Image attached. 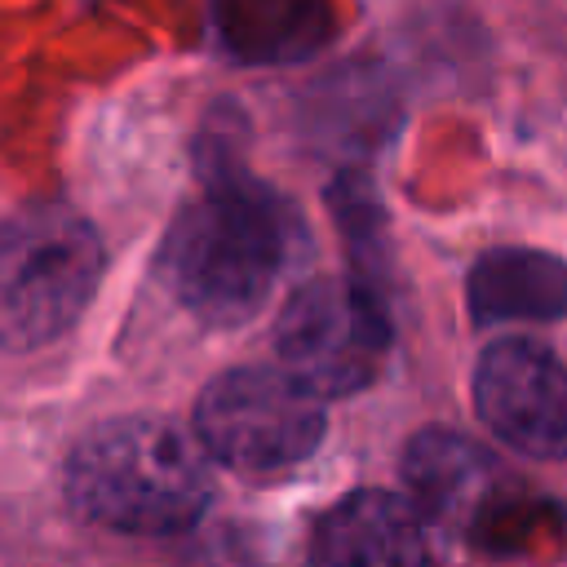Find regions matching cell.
Returning a JSON list of instances; mask_svg holds the SVG:
<instances>
[{
	"label": "cell",
	"mask_w": 567,
	"mask_h": 567,
	"mask_svg": "<svg viewBox=\"0 0 567 567\" xmlns=\"http://www.w3.org/2000/svg\"><path fill=\"white\" fill-rule=\"evenodd\" d=\"M208 186L186 204L159 248V275L186 310L208 323H239L261 310L292 257L297 217L252 173L213 151Z\"/></svg>",
	"instance_id": "6da1fadb"
},
{
	"label": "cell",
	"mask_w": 567,
	"mask_h": 567,
	"mask_svg": "<svg viewBox=\"0 0 567 567\" xmlns=\"http://www.w3.org/2000/svg\"><path fill=\"white\" fill-rule=\"evenodd\" d=\"M204 443L159 416L102 421L66 452V501L80 518L124 536H177L208 509Z\"/></svg>",
	"instance_id": "7a4b0ae2"
},
{
	"label": "cell",
	"mask_w": 567,
	"mask_h": 567,
	"mask_svg": "<svg viewBox=\"0 0 567 567\" xmlns=\"http://www.w3.org/2000/svg\"><path fill=\"white\" fill-rule=\"evenodd\" d=\"M102 279L97 230L62 208L35 204L9 217L0 244V341L9 354L49 346L89 306Z\"/></svg>",
	"instance_id": "3957f363"
},
{
	"label": "cell",
	"mask_w": 567,
	"mask_h": 567,
	"mask_svg": "<svg viewBox=\"0 0 567 567\" xmlns=\"http://www.w3.org/2000/svg\"><path fill=\"white\" fill-rule=\"evenodd\" d=\"M323 399L288 368H230L195 403L204 452L239 474H275L306 461L323 443Z\"/></svg>",
	"instance_id": "277c9868"
},
{
	"label": "cell",
	"mask_w": 567,
	"mask_h": 567,
	"mask_svg": "<svg viewBox=\"0 0 567 567\" xmlns=\"http://www.w3.org/2000/svg\"><path fill=\"white\" fill-rule=\"evenodd\" d=\"M394 341L385 301L363 279H310L301 284L279 323H275V350L279 363L319 399H346L363 390Z\"/></svg>",
	"instance_id": "5b68a950"
},
{
	"label": "cell",
	"mask_w": 567,
	"mask_h": 567,
	"mask_svg": "<svg viewBox=\"0 0 567 567\" xmlns=\"http://www.w3.org/2000/svg\"><path fill=\"white\" fill-rule=\"evenodd\" d=\"M474 408L514 452L567 461V368L536 341L505 337L474 368Z\"/></svg>",
	"instance_id": "8992f818"
},
{
	"label": "cell",
	"mask_w": 567,
	"mask_h": 567,
	"mask_svg": "<svg viewBox=\"0 0 567 567\" xmlns=\"http://www.w3.org/2000/svg\"><path fill=\"white\" fill-rule=\"evenodd\" d=\"M310 558L315 567H434L430 518L408 496L363 487L315 523Z\"/></svg>",
	"instance_id": "52a82bcc"
},
{
	"label": "cell",
	"mask_w": 567,
	"mask_h": 567,
	"mask_svg": "<svg viewBox=\"0 0 567 567\" xmlns=\"http://www.w3.org/2000/svg\"><path fill=\"white\" fill-rule=\"evenodd\" d=\"M465 301L474 323H558L567 319V261L540 248H492L474 261Z\"/></svg>",
	"instance_id": "ba28073f"
},
{
	"label": "cell",
	"mask_w": 567,
	"mask_h": 567,
	"mask_svg": "<svg viewBox=\"0 0 567 567\" xmlns=\"http://www.w3.org/2000/svg\"><path fill=\"white\" fill-rule=\"evenodd\" d=\"M221 49L252 66L315 58L337 35L332 0H213Z\"/></svg>",
	"instance_id": "9c48e42d"
},
{
	"label": "cell",
	"mask_w": 567,
	"mask_h": 567,
	"mask_svg": "<svg viewBox=\"0 0 567 567\" xmlns=\"http://www.w3.org/2000/svg\"><path fill=\"white\" fill-rule=\"evenodd\" d=\"M403 478L412 487V501L425 509V518L470 523L492 505L501 470H496L492 452L470 443L465 434L421 430L408 443Z\"/></svg>",
	"instance_id": "30bf717a"
}]
</instances>
